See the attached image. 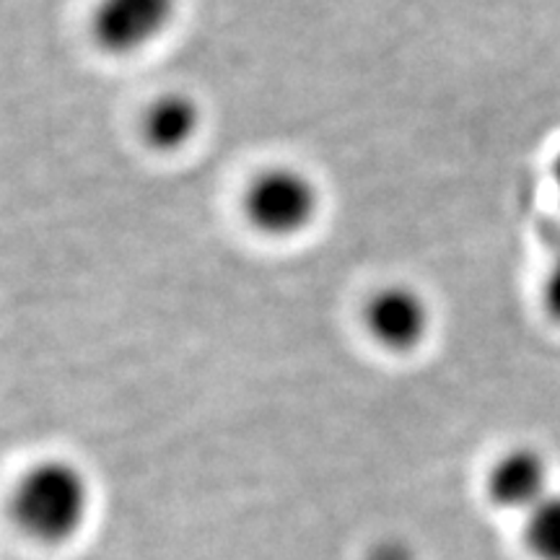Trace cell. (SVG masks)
<instances>
[{"mask_svg": "<svg viewBox=\"0 0 560 560\" xmlns=\"http://www.w3.org/2000/svg\"><path fill=\"white\" fill-rule=\"evenodd\" d=\"M13 522L42 545H62L83 529L91 511L86 472L68 459H45L21 475L11 495Z\"/></svg>", "mask_w": 560, "mask_h": 560, "instance_id": "obj_1", "label": "cell"}, {"mask_svg": "<svg viewBox=\"0 0 560 560\" xmlns=\"http://www.w3.org/2000/svg\"><path fill=\"white\" fill-rule=\"evenodd\" d=\"M322 195L317 182L296 166H276L257 174L244 195V213L260 234L285 240L317 221Z\"/></svg>", "mask_w": 560, "mask_h": 560, "instance_id": "obj_2", "label": "cell"}, {"mask_svg": "<svg viewBox=\"0 0 560 560\" xmlns=\"http://www.w3.org/2000/svg\"><path fill=\"white\" fill-rule=\"evenodd\" d=\"M179 0H100L91 16L96 45L109 55H136L172 26Z\"/></svg>", "mask_w": 560, "mask_h": 560, "instance_id": "obj_3", "label": "cell"}, {"mask_svg": "<svg viewBox=\"0 0 560 560\" xmlns=\"http://www.w3.org/2000/svg\"><path fill=\"white\" fill-rule=\"evenodd\" d=\"M363 322L371 338L395 353H410L420 348L431 332V306L423 293L412 285L392 283L371 293L363 310Z\"/></svg>", "mask_w": 560, "mask_h": 560, "instance_id": "obj_4", "label": "cell"}, {"mask_svg": "<svg viewBox=\"0 0 560 560\" xmlns=\"http://www.w3.org/2000/svg\"><path fill=\"white\" fill-rule=\"evenodd\" d=\"M488 499L506 511H529L550 495V465L532 446L499 454L486 475Z\"/></svg>", "mask_w": 560, "mask_h": 560, "instance_id": "obj_5", "label": "cell"}, {"mask_svg": "<svg viewBox=\"0 0 560 560\" xmlns=\"http://www.w3.org/2000/svg\"><path fill=\"white\" fill-rule=\"evenodd\" d=\"M202 112L187 94H164L145 112V140L159 151H179L198 136Z\"/></svg>", "mask_w": 560, "mask_h": 560, "instance_id": "obj_6", "label": "cell"}, {"mask_svg": "<svg viewBox=\"0 0 560 560\" xmlns=\"http://www.w3.org/2000/svg\"><path fill=\"white\" fill-rule=\"evenodd\" d=\"M524 540L537 560H560V493H550L527 514Z\"/></svg>", "mask_w": 560, "mask_h": 560, "instance_id": "obj_7", "label": "cell"}, {"mask_svg": "<svg viewBox=\"0 0 560 560\" xmlns=\"http://www.w3.org/2000/svg\"><path fill=\"white\" fill-rule=\"evenodd\" d=\"M371 560H412V552L400 542H384L374 550Z\"/></svg>", "mask_w": 560, "mask_h": 560, "instance_id": "obj_8", "label": "cell"}]
</instances>
